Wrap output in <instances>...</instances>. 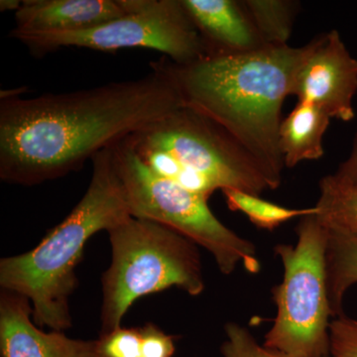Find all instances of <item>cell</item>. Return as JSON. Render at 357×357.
Listing matches in <instances>:
<instances>
[{"instance_id":"6da1fadb","label":"cell","mask_w":357,"mask_h":357,"mask_svg":"<svg viewBox=\"0 0 357 357\" xmlns=\"http://www.w3.org/2000/svg\"><path fill=\"white\" fill-rule=\"evenodd\" d=\"M183 107L161 61L139 79L0 100V178L34 185L63 177Z\"/></svg>"},{"instance_id":"7a4b0ae2","label":"cell","mask_w":357,"mask_h":357,"mask_svg":"<svg viewBox=\"0 0 357 357\" xmlns=\"http://www.w3.org/2000/svg\"><path fill=\"white\" fill-rule=\"evenodd\" d=\"M311 44L269 47L244 55L208 56L177 65L162 59L185 107L218 124L262 169L272 190L281 184L282 107Z\"/></svg>"},{"instance_id":"3957f363","label":"cell","mask_w":357,"mask_h":357,"mask_svg":"<svg viewBox=\"0 0 357 357\" xmlns=\"http://www.w3.org/2000/svg\"><path fill=\"white\" fill-rule=\"evenodd\" d=\"M93 175L81 201L32 250L0 261L2 290L31 302L33 321L40 328L64 332L72 326L69 300L77 284L76 269L84 246L98 232L131 217L112 147L96 154Z\"/></svg>"},{"instance_id":"277c9868","label":"cell","mask_w":357,"mask_h":357,"mask_svg":"<svg viewBox=\"0 0 357 357\" xmlns=\"http://www.w3.org/2000/svg\"><path fill=\"white\" fill-rule=\"evenodd\" d=\"M160 177L208 199L217 190L260 196L271 184L255 159L218 124L183 107L128 136Z\"/></svg>"},{"instance_id":"5b68a950","label":"cell","mask_w":357,"mask_h":357,"mask_svg":"<svg viewBox=\"0 0 357 357\" xmlns=\"http://www.w3.org/2000/svg\"><path fill=\"white\" fill-rule=\"evenodd\" d=\"M109 232L112 261L103 274L100 335L121 326L135 301L176 287L204 291L198 245L165 225L130 217Z\"/></svg>"},{"instance_id":"8992f818","label":"cell","mask_w":357,"mask_h":357,"mask_svg":"<svg viewBox=\"0 0 357 357\" xmlns=\"http://www.w3.org/2000/svg\"><path fill=\"white\" fill-rule=\"evenodd\" d=\"M112 154L131 217L165 225L206 249L222 274H231L239 265L249 273L260 271L255 244L225 227L213 215L208 199L157 175L128 137L112 146Z\"/></svg>"},{"instance_id":"52a82bcc","label":"cell","mask_w":357,"mask_h":357,"mask_svg":"<svg viewBox=\"0 0 357 357\" xmlns=\"http://www.w3.org/2000/svg\"><path fill=\"white\" fill-rule=\"evenodd\" d=\"M296 232V245L275 248L284 275L272 290L277 316L263 344L291 357H330L328 229L312 215L301 218Z\"/></svg>"},{"instance_id":"ba28073f","label":"cell","mask_w":357,"mask_h":357,"mask_svg":"<svg viewBox=\"0 0 357 357\" xmlns=\"http://www.w3.org/2000/svg\"><path fill=\"white\" fill-rule=\"evenodd\" d=\"M128 11L121 17L76 32L17 34L18 40L35 52L60 48H86L100 52L149 49L165 54L177 65L208 57L201 34L183 6L182 0H126Z\"/></svg>"},{"instance_id":"9c48e42d","label":"cell","mask_w":357,"mask_h":357,"mask_svg":"<svg viewBox=\"0 0 357 357\" xmlns=\"http://www.w3.org/2000/svg\"><path fill=\"white\" fill-rule=\"evenodd\" d=\"M294 79L292 96L325 112L331 119H354L357 91V59L337 30L316 37Z\"/></svg>"},{"instance_id":"30bf717a","label":"cell","mask_w":357,"mask_h":357,"mask_svg":"<svg viewBox=\"0 0 357 357\" xmlns=\"http://www.w3.org/2000/svg\"><path fill=\"white\" fill-rule=\"evenodd\" d=\"M32 319V305L27 298L1 291V357H98L96 340H76L57 331L45 333Z\"/></svg>"},{"instance_id":"8fae6325","label":"cell","mask_w":357,"mask_h":357,"mask_svg":"<svg viewBox=\"0 0 357 357\" xmlns=\"http://www.w3.org/2000/svg\"><path fill=\"white\" fill-rule=\"evenodd\" d=\"M208 56L244 55L269 48L243 1L182 0Z\"/></svg>"},{"instance_id":"7c38bea8","label":"cell","mask_w":357,"mask_h":357,"mask_svg":"<svg viewBox=\"0 0 357 357\" xmlns=\"http://www.w3.org/2000/svg\"><path fill=\"white\" fill-rule=\"evenodd\" d=\"M128 11L126 0H24L13 33L76 32L91 29Z\"/></svg>"},{"instance_id":"4fadbf2b","label":"cell","mask_w":357,"mask_h":357,"mask_svg":"<svg viewBox=\"0 0 357 357\" xmlns=\"http://www.w3.org/2000/svg\"><path fill=\"white\" fill-rule=\"evenodd\" d=\"M331 119L316 105L298 102L279 129V146L285 167L293 168L301 162L318 160L325 155L324 136Z\"/></svg>"},{"instance_id":"5bb4252c","label":"cell","mask_w":357,"mask_h":357,"mask_svg":"<svg viewBox=\"0 0 357 357\" xmlns=\"http://www.w3.org/2000/svg\"><path fill=\"white\" fill-rule=\"evenodd\" d=\"M328 229L326 278L333 318L344 316L342 302L345 293L357 284V234Z\"/></svg>"},{"instance_id":"9a60e30c","label":"cell","mask_w":357,"mask_h":357,"mask_svg":"<svg viewBox=\"0 0 357 357\" xmlns=\"http://www.w3.org/2000/svg\"><path fill=\"white\" fill-rule=\"evenodd\" d=\"M317 217L330 229L357 234V189L338 182L333 175L321 178Z\"/></svg>"},{"instance_id":"2e32d148","label":"cell","mask_w":357,"mask_h":357,"mask_svg":"<svg viewBox=\"0 0 357 357\" xmlns=\"http://www.w3.org/2000/svg\"><path fill=\"white\" fill-rule=\"evenodd\" d=\"M258 31L268 47L287 46L299 3L291 0H244Z\"/></svg>"},{"instance_id":"e0dca14e","label":"cell","mask_w":357,"mask_h":357,"mask_svg":"<svg viewBox=\"0 0 357 357\" xmlns=\"http://www.w3.org/2000/svg\"><path fill=\"white\" fill-rule=\"evenodd\" d=\"M222 192L229 210L243 213L258 229L272 231L293 218L317 215L316 206L288 208L241 190L227 189Z\"/></svg>"},{"instance_id":"ac0fdd59","label":"cell","mask_w":357,"mask_h":357,"mask_svg":"<svg viewBox=\"0 0 357 357\" xmlns=\"http://www.w3.org/2000/svg\"><path fill=\"white\" fill-rule=\"evenodd\" d=\"M225 331L227 340L220 347L223 357H291L260 345L248 328L236 323L227 324Z\"/></svg>"},{"instance_id":"d6986e66","label":"cell","mask_w":357,"mask_h":357,"mask_svg":"<svg viewBox=\"0 0 357 357\" xmlns=\"http://www.w3.org/2000/svg\"><path fill=\"white\" fill-rule=\"evenodd\" d=\"M140 328L119 326L96 340L98 357H139Z\"/></svg>"},{"instance_id":"ffe728a7","label":"cell","mask_w":357,"mask_h":357,"mask_svg":"<svg viewBox=\"0 0 357 357\" xmlns=\"http://www.w3.org/2000/svg\"><path fill=\"white\" fill-rule=\"evenodd\" d=\"M331 356L357 357V319L340 316L330 326Z\"/></svg>"},{"instance_id":"44dd1931","label":"cell","mask_w":357,"mask_h":357,"mask_svg":"<svg viewBox=\"0 0 357 357\" xmlns=\"http://www.w3.org/2000/svg\"><path fill=\"white\" fill-rule=\"evenodd\" d=\"M139 357H173L176 351L175 338L167 335L154 324L140 328Z\"/></svg>"},{"instance_id":"7402d4cb","label":"cell","mask_w":357,"mask_h":357,"mask_svg":"<svg viewBox=\"0 0 357 357\" xmlns=\"http://www.w3.org/2000/svg\"><path fill=\"white\" fill-rule=\"evenodd\" d=\"M338 182L357 189V132L349 158L340 164L337 172L333 174Z\"/></svg>"},{"instance_id":"603a6c76","label":"cell","mask_w":357,"mask_h":357,"mask_svg":"<svg viewBox=\"0 0 357 357\" xmlns=\"http://www.w3.org/2000/svg\"><path fill=\"white\" fill-rule=\"evenodd\" d=\"M21 6H22V1L20 0H1L0 1V11L1 13H17L20 10Z\"/></svg>"},{"instance_id":"cb8c5ba5","label":"cell","mask_w":357,"mask_h":357,"mask_svg":"<svg viewBox=\"0 0 357 357\" xmlns=\"http://www.w3.org/2000/svg\"><path fill=\"white\" fill-rule=\"evenodd\" d=\"M330 357H332V356H330Z\"/></svg>"}]
</instances>
